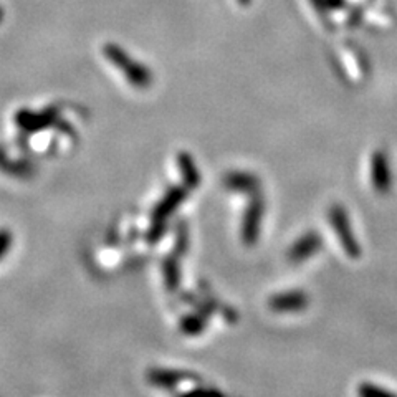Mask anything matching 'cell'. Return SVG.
Returning <instances> with one entry per match:
<instances>
[{"label": "cell", "mask_w": 397, "mask_h": 397, "mask_svg": "<svg viewBox=\"0 0 397 397\" xmlns=\"http://www.w3.org/2000/svg\"><path fill=\"white\" fill-rule=\"evenodd\" d=\"M103 52L109 62L115 65L117 70L124 73V76L131 84H135L137 88H148L152 83L151 71L144 65L131 58L121 47L115 45V43H108V45L103 47Z\"/></svg>", "instance_id": "obj_1"}, {"label": "cell", "mask_w": 397, "mask_h": 397, "mask_svg": "<svg viewBox=\"0 0 397 397\" xmlns=\"http://www.w3.org/2000/svg\"><path fill=\"white\" fill-rule=\"evenodd\" d=\"M328 218H330L331 225H333L334 232L338 235V240L343 247L344 253L350 258L361 257V245L358 244L354 234H352L346 209H343L341 205H333L328 210Z\"/></svg>", "instance_id": "obj_2"}, {"label": "cell", "mask_w": 397, "mask_h": 397, "mask_svg": "<svg viewBox=\"0 0 397 397\" xmlns=\"http://www.w3.org/2000/svg\"><path fill=\"white\" fill-rule=\"evenodd\" d=\"M185 194H188V188H184V185H176V188L169 189L168 194L163 197V201L156 205L152 214V229H151L152 240H156L161 235V232H163L166 218L179 207L182 201L185 198Z\"/></svg>", "instance_id": "obj_3"}, {"label": "cell", "mask_w": 397, "mask_h": 397, "mask_svg": "<svg viewBox=\"0 0 397 397\" xmlns=\"http://www.w3.org/2000/svg\"><path fill=\"white\" fill-rule=\"evenodd\" d=\"M263 217V201L255 194L252 202L245 210L244 222H242V240L245 245H255L260 234V224Z\"/></svg>", "instance_id": "obj_4"}, {"label": "cell", "mask_w": 397, "mask_h": 397, "mask_svg": "<svg viewBox=\"0 0 397 397\" xmlns=\"http://www.w3.org/2000/svg\"><path fill=\"white\" fill-rule=\"evenodd\" d=\"M371 179L374 189L381 194L389 192L392 184L391 168H389L387 154L384 151H376L371 159Z\"/></svg>", "instance_id": "obj_5"}, {"label": "cell", "mask_w": 397, "mask_h": 397, "mask_svg": "<svg viewBox=\"0 0 397 397\" xmlns=\"http://www.w3.org/2000/svg\"><path fill=\"white\" fill-rule=\"evenodd\" d=\"M321 247V237L316 232H308L298 238L293 245L288 249V260L293 263H299L311 255H315Z\"/></svg>", "instance_id": "obj_6"}, {"label": "cell", "mask_w": 397, "mask_h": 397, "mask_svg": "<svg viewBox=\"0 0 397 397\" xmlns=\"http://www.w3.org/2000/svg\"><path fill=\"white\" fill-rule=\"evenodd\" d=\"M306 303L308 297L302 291H286V293L271 297L269 306L271 311H277V313H290V311H299L306 308Z\"/></svg>", "instance_id": "obj_7"}, {"label": "cell", "mask_w": 397, "mask_h": 397, "mask_svg": "<svg viewBox=\"0 0 397 397\" xmlns=\"http://www.w3.org/2000/svg\"><path fill=\"white\" fill-rule=\"evenodd\" d=\"M225 185L229 189L238 190V192H252L257 194L258 179L252 174L247 172H230L225 176Z\"/></svg>", "instance_id": "obj_8"}, {"label": "cell", "mask_w": 397, "mask_h": 397, "mask_svg": "<svg viewBox=\"0 0 397 397\" xmlns=\"http://www.w3.org/2000/svg\"><path fill=\"white\" fill-rule=\"evenodd\" d=\"M177 164H179V171L182 174V179L185 182V188H197L198 182H201V174L197 172L194 159L190 157L188 152H179L177 156Z\"/></svg>", "instance_id": "obj_9"}, {"label": "cell", "mask_w": 397, "mask_h": 397, "mask_svg": "<svg viewBox=\"0 0 397 397\" xmlns=\"http://www.w3.org/2000/svg\"><path fill=\"white\" fill-rule=\"evenodd\" d=\"M182 378H185V374H182V372H174V371H154L149 374V379H151L154 384L163 386V387L176 386Z\"/></svg>", "instance_id": "obj_10"}, {"label": "cell", "mask_w": 397, "mask_h": 397, "mask_svg": "<svg viewBox=\"0 0 397 397\" xmlns=\"http://www.w3.org/2000/svg\"><path fill=\"white\" fill-rule=\"evenodd\" d=\"M164 278H166V286L169 290H176L179 286L181 282V271H179V265H177L176 258H168L164 262Z\"/></svg>", "instance_id": "obj_11"}, {"label": "cell", "mask_w": 397, "mask_h": 397, "mask_svg": "<svg viewBox=\"0 0 397 397\" xmlns=\"http://www.w3.org/2000/svg\"><path fill=\"white\" fill-rule=\"evenodd\" d=\"M205 328V319L202 316L190 315L181 321V331L185 334H198Z\"/></svg>", "instance_id": "obj_12"}, {"label": "cell", "mask_w": 397, "mask_h": 397, "mask_svg": "<svg viewBox=\"0 0 397 397\" xmlns=\"http://www.w3.org/2000/svg\"><path fill=\"white\" fill-rule=\"evenodd\" d=\"M358 392L361 396H367V397H374V396H392V392L386 391L384 387H378L374 386V384H370V383H364L361 387L358 389Z\"/></svg>", "instance_id": "obj_13"}, {"label": "cell", "mask_w": 397, "mask_h": 397, "mask_svg": "<svg viewBox=\"0 0 397 397\" xmlns=\"http://www.w3.org/2000/svg\"><path fill=\"white\" fill-rule=\"evenodd\" d=\"M7 245H9V237L3 234H0V255L3 253V250L7 249Z\"/></svg>", "instance_id": "obj_14"}, {"label": "cell", "mask_w": 397, "mask_h": 397, "mask_svg": "<svg viewBox=\"0 0 397 397\" xmlns=\"http://www.w3.org/2000/svg\"><path fill=\"white\" fill-rule=\"evenodd\" d=\"M238 3H240V5H249L250 2H252V0H237Z\"/></svg>", "instance_id": "obj_15"}]
</instances>
